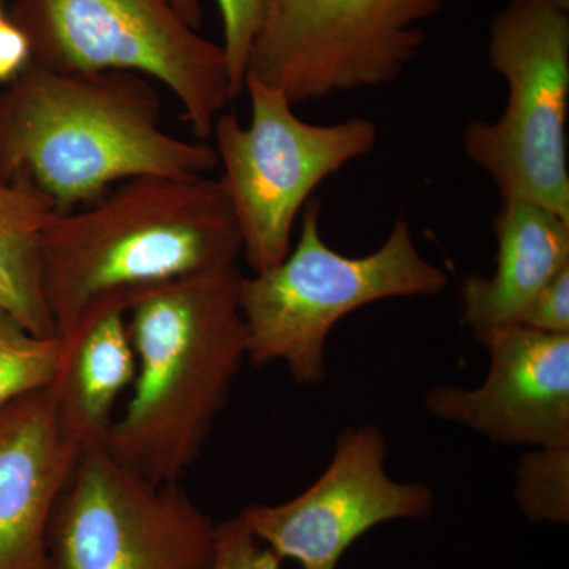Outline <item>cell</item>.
Wrapping results in <instances>:
<instances>
[{
	"label": "cell",
	"mask_w": 569,
	"mask_h": 569,
	"mask_svg": "<svg viewBox=\"0 0 569 569\" xmlns=\"http://www.w3.org/2000/svg\"><path fill=\"white\" fill-rule=\"evenodd\" d=\"M244 91L252 108L249 126L223 111L213 123V151L242 254L258 274L282 263L310 194L329 176L372 152L378 129L366 118L331 126L302 121L282 92L252 77H246Z\"/></svg>",
	"instance_id": "52a82bcc"
},
{
	"label": "cell",
	"mask_w": 569,
	"mask_h": 569,
	"mask_svg": "<svg viewBox=\"0 0 569 569\" xmlns=\"http://www.w3.org/2000/svg\"><path fill=\"white\" fill-rule=\"evenodd\" d=\"M159 91L130 71L62 73L36 61L0 91V179H24L56 213L93 203L114 183L198 178L212 146L164 132Z\"/></svg>",
	"instance_id": "6da1fadb"
},
{
	"label": "cell",
	"mask_w": 569,
	"mask_h": 569,
	"mask_svg": "<svg viewBox=\"0 0 569 569\" xmlns=\"http://www.w3.org/2000/svg\"><path fill=\"white\" fill-rule=\"evenodd\" d=\"M126 312L104 307L61 337L62 361L51 388L63 425L82 448L107 441L116 400L137 377Z\"/></svg>",
	"instance_id": "5bb4252c"
},
{
	"label": "cell",
	"mask_w": 569,
	"mask_h": 569,
	"mask_svg": "<svg viewBox=\"0 0 569 569\" xmlns=\"http://www.w3.org/2000/svg\"><path fill=\"white\" fill-rule=\"evenodd\" d=\"M518 325L550 335H569V266L535 296Z\"/></svg>",
	"instance_id": "ffe728a7"
},
{
	"label": "cell",
	"mask_w": 569,
	"mask_h": 569,
	"mask_svg": "<svg viewBox=\"0 0 569 569\" xmlns=\"http://www.w3.org/2000/svg\"><path fill=\"white\" fill-rule=\"evenodd\" d=\"M447 0H264L246 77L291 104L380 88L402 77L425 43L422 22Z\"/></svg>",
	"instance_id": "ba28073f"
},
{
	"label": "cell",
	"mask_w": 569,
	"mask_h": 569,
	"mask_svg": "<svg viewBox=\"0 0 569 569\" xmlns=\"http://www.w3.org/2000/svg\"><path fill=\"white\" fill-rule=\"evenodd\" d=\"M280 563L282 560L254 537L241 515L216 526L209 569H280Z\"/></svg>",
	"instance_id": "d6986e66"
},
{
	"label": "cell",
	"mask_w": 569,
	"mask_h": 569,
	"mask_svg": "<svg viewBox=\"0 0 569 569\" xmlns=\"http://www.w3.org/2000/svg\"><path fill=\"white\" fill-rule=\"evenodd\" d=\"M223 21V51L233 97L244 92L247 61L260 29L264 0H217Z\"/></svg>",
	"instance_id": "ac0fdd59"
},
{
	"label": "cell",
	"mask_w": 569,
	"mask_h": 569,
	"mask_svg": "<svg viewBox=\"0 0 569 569\" xmlns=\"http://www.w3.org/2000/svg\"><path fill=\"white\" fill-rule=\"evenodd\" d=\"M515 498L531 522L569 520V445L533 448L516 470Z\"/></svg>",
	"instance_id": "e0dca14e"
},
{
	"label": "cell",
	"mask_w": 569,
	"mask_h": 569,
	"mask_svg": "<svg viewBox=\"0 0 569 569\" xmlns=\"http://www.w3.org/2000/svg\"><path fill=\"white\" fill-rule=\"evenodd\" d=\"M31 56L28 37L7 17L0 22V82L13 80Z\"/></svg>",
	"instance_id": "44dd1931"
},
{
	"label": "cell",
	"mask_w": 569,
	"mask_h": 569,
	"mask_svg": "<svg viewBox=\"0 0 569 569\" xmlns=\"http://www.w3.org/2000/svg\"><path fill=\"white\" fill-rule=\"evenodd\" d=\"M7 18V14L3 13V10H2V2H0V22H2L3 20H6Z\"/></svg>",
	"instance_id": "603a6c76"
},
{
	"label": "cell",
	"mask_w": 569,
	"mask_h": 569,
	"mask_svg": "<svg viewBox=\"0 0 569 569\" xmlns=\"http://www.w3.org/2000/svg\"><path fill=\"white\" fill-rule=\"evenodd\" d=\"M241 277L238 264L182 277L127 309L137 377L104 445L157 485H179L200 458L244 365Z\"/></svg>",
	"instance_id": "3957f363"
},
{
	"label": "cell",
	"mask_w": 569,
	"mask_h": 569,
	"mask_svg": "<svg viewBox=\"0 0 569 569\" xmlns=\"http://www.w3.org/2000/svg\"><path fill=\"white\" fill-rule=\"evenodd\" d=\"M488 59L507 82V107L497 121L468 123L463 151L501 201H531L569 222V0H508L490 24Z\"/></svg>",
	"instance_id": "5b68a950"
},
{
	"label": "cell",
	"mask_w": 569,
	"mask_h": 569,
	"mask_svg": "<svg viewBox=\"0 0 569 569\" xmlns=\"http://www.w3.org/2000/svg\"><path fill=\"white\" fill-rule=\"evenodd\" d=\"M82 449L51 387L0 408V569H50L48 527Z\"/></svg>",
	"instance_id": "7c38bea8"
},
{
	"label": "cell",
	"mask_w": 569,
	"mask_h": 569,
	"mask_svg": "<svg viewBox=\"0 0 569 569\" xmlns=\"http://www.w3.org/2000/svg\"><path fill=\"white\" fill-rule=\"evenodd\" d=\"M0 2H3V0H0Z\"/></svg>",
	"instance_id": "cb8c5ba5"
},
{
	"label": "cell",
	"mask_w": 569,
	"mask_h": 569,
	"mask_svg": "<svg viewBox=\"0 0 569 569\" xmlns=\"http://www.w3.org/2000/svg\"><path fill=\"white\" fill-rule=\"evenodd\" d=\"M493 233L496 272L460 284L462 323L473 337L518 325L535 296L569 266V222L542 206L501 201Z\"/></svg>",
	"instance_id": "4fadbf2b"
},
{
	"label": "cell",
	"mask_w": 569,
	"mask_h": 569,
	"mask_svg": "<svg viewBox=\"0 0 569 569\" xmlns=\"http://www.w3.org/2000/svg\"><path fill=\"white\" fill-rule=\"evenodd\" d=\"M241 254L219 181L141 176L51 217L41 236V284L56 332L67 337L103 307L127 310L142 291L233 266Z\"/></svg>",
	"instance_id": "7a4b0ae2"
},
{
	"label": "cell",
	"mask_w": 569,
	"mask_h": 569,
	"mask_svg": "<svg viewBox=\"0 0 569 569\" xmlns=\"http://www.w3.org/2000/svg\"><path fill=\"white\" fill-rule=\"evenodd\" d=\"M216 523L179 485H157L107 445L82 449L50 527V569H209Z\"/></svg>",
	"instance_id": "9c48e42d"
},
{
	"label": "cell",
	"mask_w": 569,
	"mask_h": 569,
	"mask_svg": "<svg viewBox=\"0 0 569 569\" xmlns=\"http://www.w3.org/2000/svg\"><path fill=\"white\" fill-rule=\"evenodd\" d=\"M387 460V438L378 427H347L336 438L331 462L305 492L280 505H250L241 518L280 560L337 569L348 548L373 527L433 515L432 489L396 481Z\"/></svg>",
	"instance_id": "30bf717a"
},
{
	"label": "cell",
	"mask_w": 569,
	"mask_h": 569,
	"mask_svg": "<svg viewBox=\"0 0 569 569\" xmlns=\"http://www.w3.org/2000/svg\"><path fill=\"white\" fill-rule=\"evenodd\" d=\"M56 211L24 179H0V309L29 332L54 337L41 284V236Z\"/></svg>",
	"instance_id": "9a60e30c"
},
{
	"label": "cell",
	"mask_w": 569,
	"mask_h": 569,
	"mask_svg": "<svg viewBox=\"0 0 569 569\" xmlns=\"http://www.w3.org/2000/svg\"><path fill=\"white\" fill-rule=\"evenodd\" d=\"M475 339L489 351L485 381L438 385L426 392V410L501 447L569 445V335L511 325Z\"/></svg>",
	"instance_id": "8fae6325"
},
{
	"label": "cell",
	"mask_w": 569,
	"mask_h": 569,
	"mask_svg": "<svg viewBox=\"0 0 569 569\" xmlns=\"http://www.w3.org/2000/svg\"><path fill=\"white\" fill-rule=\"evenodd\" d=\"M9 18L32 61L62 73L130 71L170 89L198 140L233 102L222 44L183 21L171 0H13Z\"/></svg>",
	"instance_id": "8992f818"
},
{
	"label": "cell",
	"mask_w": 569,
	"mask_h": 569,
	"mask_svg": "<svg viewBox=\"0 0 569 569\" xmlns=\"http://www.w3.org/2000/svg\"><path fill=\"white\" fill-rule=\"evenodd\" d=\"M61 337H39L0 309V408L51 387L62 361Z\"/></svg>",
	"instance_id": "2e32d148"
},
{
	"label": "cell",
	"mask_w": 569,
	"mask_h": 569,
	"mask_svg": "<svg viewBox=\"0 0 569 569\" xmlns=\"http://www.w3.org/2000/svg\"><path fill=\"white\" fill-rule=\"evenodd\" d=\"M320 209L316 198L307 201L298 244L282 263L239 282L247 359L283 362L305 387L323 383L326 346L340 320L385 299L437 296L448 284L447 272L419 252L406 219L376 252L347 257L326 244Z\"/></svg>",
	"instance_id": "277c9868"
},
{
	"label": "cell",
	"mask_w": 569,
	"mask_h": 569,
	"mask_svg": "<svg viewBox=\"0 0 569 569\" xmlns=\"http://www.w3.org/2000/svg\"><path fill=\"white\" fill-rule=\"evenodd\" d=\"M171 3L187 24L192 26L197 31L201 28V24H203V9H201L200 0H171Z\"/></svg>",
	"instance_id": "7402d4cb"
}]
</instances>
